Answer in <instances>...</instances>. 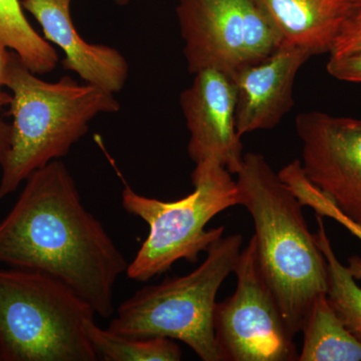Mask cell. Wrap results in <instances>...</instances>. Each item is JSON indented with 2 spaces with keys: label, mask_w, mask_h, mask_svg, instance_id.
<instances>
[{
  "label": "cell",
  "mask_w": 361,
  "mask_h": 361,
  "mask_svg": "<svg viewBox=\"0 0 361 361\" xmlns=\"http://www.w3.org/2000/svg\"><path fill=\"white\" fill-rule=\"evenodd\" d=\"M361 51V0H355L348 20L334 42L330 58H339Z\"/></svg>",
  "instance_id": "cell-19"
},
{
  "label": "cell",
  "mask_w": 361,
  "mask_h": 361,
  "mask_svg": "<svg viewBox=\"0 0 361 361\" xmlns=\"http://www.w3.org/2000/svg\"><path fill=\"white\" fill-rule=\"evenodd\" d=\"M177 16L193 75L215 70L232 77L283 44L259 0H179Z\"/></svg>",
  "instance_id": "cell-7"
},
{
  "label": "cell",
  "mask_w": 361,
  "mask_h": 361,
  "mask_svg": "<svg viewBox=\"0 0 361 361\" xmlns=\"http://www.w3.org/2000/svg\"><path fill=\"white\" fill-rule=\"evenodd\" d=\"M303 343L299 361H361V342L346 329L329 303L320 294L304 319Z\"/></svg>",
  "instance_id": "cell-14"
},
{
  "label": "cell",
  "mask_w": 361,
  "mask_h": 361,
  "mask_svg": "<svg viewBox=\"0 0 361 361\" xmlns=\"http://www.w3.org/2000/svg\"><path fill=\"white\" fill-rule=\"evenodd\" d=\"M191 177L194 191L174 202L142 196L125 183L123 209L149 226L148 237L128 266L130 279L147 282L178 261L196 263L202 252L223 237V226L210 230L206 226L223 211L240 205L236 180L214 161L196 164Z\"/></svg>",
  "instance_id": "cell-6"
},
{
  "label": "cell",
  "mask_w": 361,
  "mask_h": 361,
  "mask_svg": "<svg viewBox=\"0 0 361 361\" xmlns=\"http://www.w3.org/2000/svg\"><path fill=\"white\" fill-rule=\"evenodd\" d=\"M236 176L240 205L253 219L261 272L295 336L316 297L326 294V260L308 228L302 204L264 157L244 154Z\"/></svg>",
  "instance_id": "cell-2"
},
{
  "label": "cell",
  "mask_w": 361,
  "mask_h": 361,
  "mask_svg": "<svg viewBox=\"0 0 361 361\" xmlns=\"http://www.w3.org/2000/svg\"><path fill=\"white\" fill-rule=\"evenodd\" d=\"M295 127L306 177L361 225V120L310 111L296 116Z\"/></svg>",
  "instance_id": "cell-9"
},
{
  "label": "cell",
  "mask_w": 361,
  "mask_h": 361,
  "mask_svg": "<svg viewBox=\"0 0 361 361\" xmlns=\"http://www.w3.org/2000/svg\"><path fill=\"white\" fill-rule=\"evenodd\" d=\"M4 87L11 90V145L0 165V201L35 171L70 153L99 114L120 110L114 94L70 77L42 80L11 54Z\"/></svg>",
  "instance_id": "cell-3"
},
{
  "label": "cell",
  "mask_w": 361,
  "mask_h": 361,
  "mask_svg": "<svg viewBox=\"0 0 361 361\" xmlns=\"http://www.w3.org/2000/svg\"><path fill=\"white\" fill-rule=\"evenodd\" d=\"M8 49L0 44V89L6 84L7 70H8L9 61L11 58Z\"/></svg>",
  "instance_id": "cell-22"
},
{
  "label": "cell",
  "mask_w": 361,
  "mask_h": 361,
  "mask_svg": "<svg viewBox=\"0 0 361 361\" xmlns=\"http://www.w3.org/2000/svg\"><path fill=\"white\" fill-rule=\"evenodd\" d=\"M11 102V94L0 89V163L6 157L11 145V125L2 120L1 111Z\"/></svg>",
  "instance_id": "cell-21"
},
{
  "label": "cell",
  "mask_w": 361,
  "mask_h": 361,
  "mask_svg": "<svg viewBox=\"0 0 361 361\" xmlns=\"http://www.w3.org/2000/svg\"><path fill=\"white\" fill-rule=\"evenodd\" d=\"M73 0H23L21 6L35 16L45 39L65 54L63 66L87 84L111 94L121 92L129 77V65L114 47L92 44L82 39L71 16Z\"/></svg>",
  "instance_id": "cell-12"
},
{
  "label": "cell",
  "mask_w": 361,
  "mask_h": 361,
  "mask_svg": "<svg viewBox=\"0 0 361 361\" xmlns=\"http://www.w3.org/2000/svg\"><path fill=\"white\" fill-rule=\"evenodd\" d=\"M23 8L20 0H0V44L35 75L51 73L58 66V52L33 30Z\"/></svg>",
  "instance_id": "cell-15"
},
{
  "label": "cell",
  "mask_w": 361,
  "mask_h": 361,
  "mask_svg": "<svg viewBox=\"0 0 361 361\" xmlns=\"http://www.w3.org/2000/svg\"><path fill=\"white\" fill-rule=\"evenodd\" d=\"M129 1L130 0H115L116 4L121 6H127Z\"/></svg>",
  "instance_id": "cell-23"
},
{
  "label": "cell",
  "mask_w": 361,
  "mask_h": 361,
  "mask_svg": "<svg viewBox=\"0 0 361 361\" xmlns=\"http://www.w3.org/2000/svg\"><path fill=\"white\" fill-rule=\"evenodd\" d=\"M311 54L301 47L282 44L269 58L232 75L237 90L236 126L240 137L270 130L293 106L297 73Z\"/></svg>",
  "instance_id": "cell-11"
},
{
  "label": "cell",
  "mask_w": 361,
  "mask_h": 361,
  "mask_svg": "<svg viewBox=\"0 0 361 361\" xmlns=\"http://www.w3.org/2000/svg\"><path fill=\"white\" fill-rule=\"evenodd\" d=\"M283 44L311 56L331 51L355 0H259Z\"/></svg>",
  "instance_id": "cell-13"
},
{
  "label": "cell",
  "mask_w": 361,
  "mask_h": 361,
  "mask_svg": "<svg viewBox=\"0 0 361 361\" xmlns=\"http://www.w3.org/2000/svg\"><path fill=\"white\" fill-rule=\"evenodd\" d=\"M316 243L327 264L326 296L346 329L361 342V287L356 284L348 267L342 264L332 248L322 217L316 215Z\"/></svg>",
  "instance_id": "cell-17"
},
{
  "label": "cell",
  "mask_w": 361,
  "mask_h": 361,
  "mask_svg": "<svg viewBox=\"0 0 361 361\" xmlns=\"http://www.w3.org/2000/svg\"><path fill=\"white\" fill-rule=\"evenodd\" d=\"M37 271L70 287L97 315L115 313L116 280L129 263L85 208L65 164L33 172L0 221V266Z\"/></svg>",
  "instance_id": "cell-1"
},
{
  "label": "cell",
  "mask_w": 361,
  "mask_h": 361,
  "mask_svg": "<svg viewBox=\"0 0 361 361\" xmlns=\"http://www.w3.org/2000/svg\"><path fill=\"white\" fill-rule=\"evenodd\" d=\"M180 103L190 133V158L195 164L214 161L237 175L244 154L237 132V90L232 78L219 71H198L191 87L180 94Z\"/></svg>",
  "instance_id": "cell-10"
},
{
  "label": "cell",
  "mask_w": 361,
  "mask_h": 361,
  "mask_svg": "<svg viewBox=\"0 0 361 361\" xmlns=\"http://www.w3.org/2000/svg\"><path fill=\"white\" fill-rule=\"evenodd\" d=\"M241 234L221 237L189 274L139 289L116 311L108 329L130 338L168 337L186 343L204 361H221L214 331L216 297L234 272Z\"/></svg>",
  "instance_id": "cell-4"
},
{
  "label": "cell",
  "mask_w": 361,
  "mask_h": 361,
  "mask_svg": "<svg viewBox=\"0 0 361 361\" xmlns=\"http://www.w3.org/2000/svg\"><path fill=\"white\" fill-rule=\"evenodd\" d=\"M96 315L49 275L0 268V361L99 360L84 329Z\"/></svg>",
  "instance_id": "cell-5"
},
{
  "label": "cell",
  "mask_w": 361,
  "mask_h": 361,
  "mask_svg": "<svg viewBox=\"0 0 361 361\" xmlns=\"http://www.w3.org/2000/svg\"><path fill=\"white\" fill-rule=\"evenodd\" d=\"M289 188L303 207H310L313 209L316 215L336 220L339 224L344 226L351 234L361 240V225L344 216L329 197L312 184L305 175L299 174L292 178L289 183ZM348 269L351 275L355 280H361V258L358 256H353L348 259Z\"/></svg>",
  "instance_id": "cell-18"
},
{
  "label": "cell",
  "mask_w": 361,
  "mask_h": 361,
  "mask_svg": "<svg viewBox=\"0 0 361 361\" xmlns=\"http://www.w3.org/2000/svg\"><path fill=\"white\" fill-rule=\"evenodd\" d=\"M327 71L337 80L361 82V51L339 58H329Z\"/></svg>",
  "instance_id": "cell-20"
},
{
  "label": "cell",
  "mask_w": 361,
  "mask_h": 361,
  "mask_svg": "<svg viewBox=\"0 0 361 361\" xmlns=\"http://www.w3.org/2000/svg\"><path fill=\"white\" fill-rule=\"evenodd\" d=\"M85 334L99 360L104 361H179L182 351L168 337L130 338L103 329L94 317L85 320Z\"/></svg>",
  "instance_id": "cell-16"
},
{
  "label": "cell",
  "mask_w": 361,
  "mask_h": 361,
  "mask_svg": "<svg viewBox=\"0 0 361 361\" xmlns=\"http://www.w3.org/2000/svg\"><path fill=\"white\" fill-rule=\"evenodd\" d=\"M236 290L217 302L214 331L221 361L298 360L294 337L263 277L253 237L235 266Z\"/></svg>",
  "instance_id": "cell-8"
}]
</instances>
